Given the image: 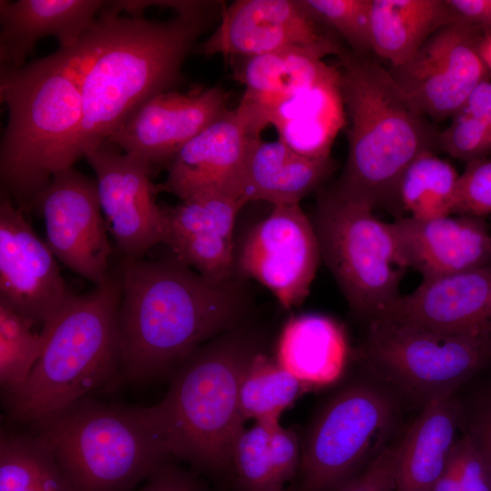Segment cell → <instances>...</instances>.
<instances>
[{"label": "cell", "mask_w": 491, "mask_h": 491, "mask_svg": "<svg viewBox=\"0 0 491 491\" xmlns=\"http://www.w3.org/2000/svg\"><path fill=\"white\" fill-rule=\"evenodd\" d=\"M213 6L190 1L164 22L120 16L105 6L75 47L60 49L81 87L75 161L105 141L143 103L179 82L185 57L210 24Z\"/></svg>", "instance_id": "obj_1"}, {"label": "cell", "mask_w": 491, "mask_h": 491, "mask_svg": "<svg viewBox=\"0 0 491 491\" xmlns=\"http://www.w3.org/2000/svg\"><path fill=\"white\" fill-rule=\"evenodd\" d=\"M118 311L121 382L142 383L170 374L197 347L247 319L245 280L215 283L170 252L122 257Z\"/></svg>", "instance_id": "obj_2"}, {"label": "cell", "mask_w": 491, "mask_h": 491, "mask_svg": "<svg viewBox=\"0 0 491 491\" xmlns=\"http://www.w3.org/2000/svg\"><path fill=\"white\" fill-rule=\"evenodd\" d=\"M262 351V333L246 319L187 356L170 373L164 397L140 407L172 458L208 473L231 466L233 446L246 423L241 382Z\"/></svg>", "instance_id": "obj_3"}, {"label": "cell", "mask_w": 491, "mask_h": 491, "mask_svg": "<svg viewBox=\"0 0 491 491\" xmlns=\"http://www.w3.org/2000/svg\"><path fill=\"white\" fill-rule=\"evenodd\" d=\"M339 60L348 153L334 186L373 209L399 213L402 176L418 155L437 148L438 133L389 70L353 53Z\"/></svg>", "instance_id": "obj_4"}, {"label": "cell", "mask_w": 491, "mask_h": 491, "mask_svg": "<svg viewBox=\"0 0 491 491\" xmlns=\"http://www.w3.org/2000/svg\"><path fill=\"white\" fill-rule=\"evenodd\" d=\"M8 120L0 143L1 195L25 213L57 172L73 167L82 123L80 82L66 55L0 67Z\"/></svg>", "instance_id": "obj_5"}, {"label": "cell", "mask_w": 491, "mask_h": 491, "mask_svg": "<svg viewBox=\"0 0 491 491\" xmlns=\"http://www.w3.org/2000/svg\"><path fill=\"white\" fill-rule=\"evenodd\" d=\"M119 271L84 295L71 294L43 326L44 346L23 386L5 396L8 414L34 424L105 386H116L122 352Z\"/></svg>", "instance_id": "obj_6"}, {"label": "cell", "mask_w": 491, "mask_h": 491, "mask_svg": "<svg viewBox=\"0 0 491 491\" xmlns=\"http://www.w3.org/2000/svg\"><path fill=\"white\" fill-rule=\"evenodd\" d=\"M32 425L72 491H132L172 458L140 407L85 396Z\"/></svg>", "instance_id": "obj_7"}, {"label": "cell", "mask_w": 491, "mask_h": 491, "mask_svg": "<svg viewBox=\"0 0 491 491\" xmlns=\"http://www.w3.org/2000/svg\"><path fill=\"white\" fill-rule=\"evenodd\" d=\"M401 399L370 370L342 386L301 445L298 491H332L377 459L398 438Z\"/></svg>", "instance_id": "obj_8"}, {"label": "cell", "mask_w": 491, "mask_h": 491, "mask_svg": "<svg viewBox=\"0 0 491 491\" xmlns=\"http://www.w3.org/2000/svg\"><path fill=\"white\" fill-rule=\"evenodd\" d=\"M373 211L332 186L319 190L310 218L321 260L350 307L369 320L401 296L399 285L407 268L391 224Z\"/></svg>", "instance_id": "obj_9"}, {"label": "cell", "mask_w": 491, "mask_h": 491, "mask_svg": "<svg viewBox=\"0 0 491 491\" xmlns=\"http://www.w3.org/2000/svg\"><path fill=\"white\" fill-rule=\"evenodd\" d=\"M361 356L368 370L422 408L458 392L491 366V335H450L376 316Z\"/></svg>", "instance_id": "obj_10"}, {"label": "cell", "mask_w": 491, "mask_h": 491, "mask_svg": "<svg viewBox=\"0 0 491 491\" xmlns=\"http://www.w3.org/2000/svg\"><path fill=\"white\" fill-rule=\"evenodd\" d=\"M484 39L466 25L449 24L430 36L409 61L389 72L424 116L435 121L453 117L491 75L481 54Z\"/></svg>", "instance_id": "obj_11"}, {"label": "cell", "mask_w": 491, "mask_h": 491, "mask_svg": "<svg viewBox=\"0 0 491 491\" xmlns=\"http://www.w3.org/2000/svg\"><path fill=\"white\" fill-rule=\"evenodd\" d=\"M320 260L313 224L300 205H276L235 252V276L262 284L289 309L308 296Z\"/></svg>", "instance_id": "obj_12"}, {"label": "cell", "mask_w": 491, "mask_h": 491, "mask_svg": "<svg viewBox=\"0 0 491 491\" xmlns=\"http://www.w3.org/2000/svg\"><path fill=\"white\" fill-rule=\"evenodd\" d=\"M34 211L45 226V243L67 268L97 286L109 276L113 248L96 181L73 167L54 175Z\"/></svg>", "instance_id": "obj_13"}, {"label": "cell", "mask_w": 491, "mask_h": 491, "mask_svg": "<svg viewBox=\"0 0 491 491\" xmlns=\"http://www.w3.org/2000/svg\"><path fill=\"white\" fill-rule=\"evenodd\" d=\"M267 125L261 105L243 95L235 108L227 110L178 152L165 180L155 185L156 192L172 194L180 200L205 191L237 195L248 152Z\"/></svg>", "instance_id": "obj_14"}, {"label": "cell", "mask_w": 491, "mask_h": 491, "mask_svg": "<svg viewBox=\"0 0 491 491\" xmlns=\"http://www.w3.org/2000/svg\"><path fill=\"white\" fill-rule=\"evenodd\" d=\"M322 25L299 0H237L222 10L220 24L195 52L229 58L304 48L340 58L346 51Z\"/></svg>", "instance_id": "obj_15"}, {"label": "cell", "mask_w": 491, "mask_h": 491, "mask_svg": "<svg viewBox=\"0 0 491 491\" xmlns=\"http://www.w3.org/2000/svg\"><path fill=\"white\" fill-rule=\"evenodd\" d=\"M84 157L95 174L103 215L122 256L143 257L163 244L164 216L150 169L106 140Z\"/></svg>", "instance_id": "obj_16"}, {"label": "cell", "mask_w": 491, "mask_h": 491, "mask_svg": "<svg viewBox=\"0 0 491 491\" xmlns=\"http://www.w3.org/2000/svg\"><path fill=\"white\" fill-rule=\"evenodd\" d=\"M227 94L219 85L181 94L152 96L106 139L143 162L152 172L166 167L178 152L227 109Z\"/></svg>", "instance_id": "obj_17"}, {"label": "cell", "mask_w": 491, "mask_h": 491, "mask_svg": "<svg viewBox=\"0 0 491 491\" xmlns=\"http://www.w3.org/2000/svg\"><path fill=\"white\" fill-rule=\"evenodd\" d=\"M56 258L9 198L0 199V301L44 325L71 296Z\"/></svg>", "instance_id": "obj_18"}, {"label": "cell", "mask_w": 491, "mask_h": 491, "mask_svg": "<svg viewBox=\"0 0 491 491\" xmlns=\"http://www.w3.org/2000/svg\"><path fill=\"white\" fill-rule=\"evenodd\" d=\"M246 204L233 192L205 191L163 206V244L179 259L215 283L235 277L234 228Z\"/></svg>", "instance_id": "obj_19"}, {"label": "cell", "mask_w": 491, "mask_h": 491, "mask_svg": "<svg viewBox=\"0 0 491 491\" xmlns=\"http://www.w3.org/2000/svg\"><path fill=\"white\" fill-rule=\"evenodd\" d=\"M377 316L450 335H491V264L423 279Z\"/></svg>", "instance_id": "obj_20"}, {"label": "cell", "mask_w": 491, "mask_h": 491, "mask_svg": "<svg viewBox=\"0 0 491 491\" xmlns=\"http://www.w3.org/2000/svg\"><path fill=\"white\" fill-rule=\"evenodd\" d=\"M391 224L401 256L423 279L450 276L491 264V233L485 219L408 215Z\"/></svg>", "instance_id": "obj_21"}, {"label": "cell", "mask_w": 491, "mask_h": 491, "mask_svg": "<svg viewBox=\"0 0 491 491\" xmlns=\"http://www.w3.org/2000/svg\"><path fill=\"white\" fill-rule=\"evenodd\" d=\"M105 4L98 0H1V67L25 65L36 42L45 36L55 37L59 49L75 47Z\"/></svg>", "instance_id": "obj_22"}, {"label": "cell", "mask_w": 491, "mask_h": 491, "mask_svg": "<svg viewBox=\"0 0 491 491\" xmlns=\"http://www.w3.org/2000/svg\"><path fill=\"white\" fill-rule=\"evenodd\" d=\"M335 166L331 156L307 157L279 139L260 138L248 152L236 193L246 205L252 201H265L273 206L299 205L323 185Z\"/></svg>", "instance_id": "obj_23"}, {"label": "cell", "mask_w": 491, "mask_h": 491, "mask_svg": "<svg viewBox=\"0 0 491 491\" xmlns=\"http://www.w3.org/2000/svg\"><path fill=\"white\" fill-rule=\"evenodd\" d=\"M256 103L278 139L307 157L330 156L333 142L346 127L339 75L291 96Z\"/></svg>", "instance_id": "obj_24"}, {"label": "cell", "mask_w": 491, "mask_h": 491, "mask_svg": "<svg viewBox=\"0 0 491 491\" xmlns=\"http://www.w3.org/2000/svg\"><path fill=\"white\" fill-rule=\"evenodd\" d=\"M459 420L457 392L421 408L401 436L394 491H431L457 439Z\"/></svg>", "instance_id": "obj_25"}, {"label": "cell", "mask_w": 491, "mask_h": 491, "mask_svg": "<svg viewBox=\"0 0 491 491\" xmlns=\"http://www.w3.org/2000/svg\"><path fill=\"white\" fill-rule=\"evenodd\" d=\"M348 356V341L340 324L324 315L304 314L291 317L284 326L276 360L312 390L336 382Z\"/></svg>", "instance_id": "obj_26"}, {"label": "cell", "mask_w": 491, "mask_h": 491, "mask_svg": "<svg viewBox=\"0 0 491 491\" xmlns=\"http://www.w3.org/2000/svg\"><path fill=\"white\" fill-rule=\"evenodd\" d=\"M371 44L396 67L409 61L442 27L455 23L446 0H371Z\"/></svg>", "instance_id": "obj_27"}, {"label": "cell", "mask_w": 491, "mask_h": 491, "mask_svg": "<svg viewBox=\"0 0 491 491\" xmlns=\"http://www.w3.org/2000/svg\"><path fill=\"white\" fill-rule=\"evenodd\" d=\"M316 52L286 48L249 56L229 57L233 77L246 86L244 95L260 103L291 96L339 75Z\"/></svg>", "instance_id": "obj_28"}, {"label": "cell", "mask_w": 491, "mask_h": 491, "mask_svg": "<svg viewBox=\"0 0 491 491\" xmlns=\"http://www.w3.org/2000/svg\"><path fill=\"white\" fill-rule=\"evenodd\" d=\"M0 491H72L54 456L35 435L0 434Z\"/></svg>", "instance_id": "obj_29"}, {"label": "cell", "mask_w": 491, "mask_h": 491, "mask_svg": "<svg viewBox=\"0 0 491 491\" xmlns=\"http://www.w3.org/2000/svg\"><path fill=\"white\" fill-rule=\"evenodd\" d=\"M306 391L299 380L262 351L249 364L241 382V416L245 422L279 424L282 414Z\"/></svg>", "instance_id": "obj_30"}, {"label": "cell", "mask_w": 491, "mask_h": 491, "mask_svg": "<svg viewBox=\"0 0 491 491\" xmlns=\"http://www.w3.org/2000/svg\"><path fill=\"white\" fill-rule=\"evenodd\" d=\"M459 175L435 152L418 155L406 168L398 188V205L416 219L452 215Z\"/></svg>", "instance_id": "obj_31"}, {"label": "cell", "mask_w": 491, "mask_h": 491, "mask_svg": "<svg viewBox=\"0 0 491 491\" xmlns=\"http://www.w3.org/2000/svg\"><path fill=\"white\" fill-rule=\"evenodd\" d=\"M34 326L0 301V384L5 396L23 386L40 357L44 338Z\"/></svg>", "instance_id": "obj_32"}, {"label": "cell", "mask_w": 491, "mask_h": 491, "mask_svg": "<svg viewBox=\"0 0 491 491\" xmlns=\"http://www.w3.org/2000/svg\"><path fill=\"white\" fill-rule=\"evenodd\" d=\"M273 426L256 423L237 436L231 454L234 469L242 491H282L270 458L269 436Z\"/></svg>", "instance_id": "obj_33"}, {"label": "cell", "mask_w": 491, "mask_h": 491, "mask_svg": "<svg viewBox=\"0 0 491 491\" xmlns=\"http://www.w3.org/2000/svg\"><path fill=\"white\" fill-rule=\"evenodd\" d=\"M323 25L332 27L358 56L372 51L371 0H299Z\"/></svg>", "instance_id": "obj_34"}, {"label": "cell", "mask_w": 491, "mask_h": 491, "mask_svg": "<svg viewBox=\"0 0 491 491\" xmlns=\"http://www.w3.org/2000/svg\"><path fill=\"white\" fill-rule=\"evenodd\" d=\"M431 491H491V468L466 435L456 440Z\"/></svg>", "instance_id": "obj_35"}, {"label": "cell", "mask_w": 491, "mask_h": 491, "mask_svg": "<svg viewBox=\"0 0 491 491\" xmlns=\"http://www.w3.org/2000/svg\"><path fill=\"white\" fill-rule=\"evenodd\" d=\"M437 148L466 163L491 154V126L460 111L449 126L437 135Z\"/></svg>", "instance_id": "obj_36"}, {"label": "cell", "mask_w": 491, "mask_h": 491, "mask_svg": "<svg viewBox=\"0 0 491 491\" xmlns=\"http://www.w3.org/2000/svg\"><path fill=\"white\" fill-rule=\"evenodd\" d=\"M452 214L481 219L491 215V158L466 163L458 176Z\"/></svg>", "instance_id": "obj_37"}, {"label": "cell", "mask_w": 491, "mask_h": 491, "mask_svg": "<svg viewBox=\"0 0 491 491\" xmlns=\"http://www.w3.org/2000/svg\"><path fill=\"white\" fill-rule=\"evenodd\" d=\"M458 395V392H457ZM459 429L466 435L491 468V379L459 396Z\"/></svg>", "instance_id": "obj_38"}, {"label": "cell", "mask_w": 491, "mask_h": 491, "mask_svg": "<svg viewBox=\"0 0 491 491\" xmlns=\"http://www.w3.org/2000/svg\"><path fill=\"white\" fill-rule=\"evenodd\" d=\"M401 436L366 468L332 491H394Z\"/></svg>", "instance_id": "obj_39"}, {"label": "cell", "mask_w": 491, "mask_h": 491, "mask_svg": "<svg viewBox=\"0 0 491 491\" xmlns=\"http://www.w3.org/2000/svg\"><path fill=\"white\" fill-rule=\"evenodd\" d=\"M269 453L276 481L279 487L286 488L300 467L301 445L296 433L280 423L274 425L270 430Z\"/></svg>", "instance_id": "obj_40"}, {"label": "cell", "mask_w": 491, "mask_h": 491, "mask_svg": "<svg viewBox=\"0 0 491 491\" xmlns=\"http://www.w3.org/2000/svg\"><path fill=\"white\" fill-rule=\"evenodd\" d=\"M456 22L466 25L484 37L491 35V0H446Z\"/></svg>", "instance_id": "obj_41"}, {"label": "cell", "mask_w": 491, "mask_h": 491, "mask_svg": "<svg viewBox=\"0 0 491 491\" xmlns=\"http://www.w3.org/2000/svg\"><path fill=\"white\" fill-rule=\"evenodd\" d=\"M195 478L171 461L155 472L135 491H197Z\"/></svg>", "instance_id": "obj_42"}, {"label": "cell", "mask_w": 491, "mask_h": 491, "mask_svg": "<svg viewBox=\"0 0 491 491\" xmlns=\"http://www.w3.org/2000/svg\"><path fill=\"white\" fill-rule=\"evenodd\" d=\"M464 111L491 126V81L481 83L470 95Z\"/></svg>", "instance_id": "obj_43"}, {"label": "cell", "mask_w": 491, "mask_h": 491, "mask_svg": "<svg viewBox=\"0 0 491 491\" xmlns=\"http://www.w3.org/2000/svg\"><path fill=\"white\" fill-rule=\"evenodd\" d=\"M481 54L491 74V35L483 40Z\"/></svg>", "instance_id": "obj_44"}, {"label": "cell", "mask_w": 491, "mask_h": 491, "mask_svg": "<svg viewBox=\"0 0 491 491\" xmlns=\"http://www.w3.org/2000/svg\"><path fill=\"white\" fill-rule=\"evenodd\" d=\"M282 491H288V490L286 488V489H283Z\"/></svg>", "instance_id": "obj_45"}]
</instances>
